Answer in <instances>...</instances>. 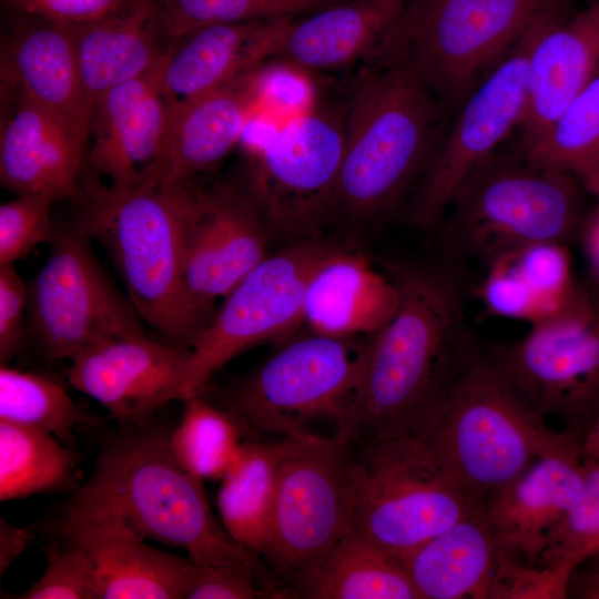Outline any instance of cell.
<instances>
[{
  "instance_id": "obj_1",
  "label": "cell",
  "mask_w": 599,
  "mask_h": 599,
  "mask_svg": "<svg viewBox=\"0 0 599 599\" xmlns=\"http://www.w3.org/2000/svg\"><path fill=\"white\" fill-rule=\"evenodd\" d=\"M399 305L369 336L362 374L336 437L359 444L425 437L449 395L485 355L451 263L395 264Z\"/></svg>"
},
{
  "instance_id": "obj_30",
  "label": "cell",
  "mask_w": 599,
  "mask_h": 599,
  "mask_svg": "<svg viewBox=\"0 0 599 599\" xmlns=\"http://www.w3.org/2000/svg\"><path fill=\"white\" fill-rule=\"evenodd\" d=\"M502 551L481 507L429 539L405 564L420 599H487Z\"/></svg>"
},
{
  "instance_id": "obj_7",
  "label": "cell",
  "mask_w": 599,
  "mask_h": 599,
  "mask_svg": "<svg viewBox=\"0 0 599 599\" xmlns=\"http://www.w3.org/2000/svg\"><path fill=\"white\" fill-rule=\"evenodd\" d=\"M570 10L540 0H406L389 65L457 111L541 17Z\"/></svg>"
},
{
  "instance_id": "obj_10",
  "label": "cell",
  "mask_w": 599,
  "mask_h": 599,
  "mask_svg": "<svg viewBox=\"0 0 599 599\" xmlns=\"http://www.w3.org/2000/svg\"><path fill=\"white\" fill-rule=\"evenodd\" d=\"M369 336L312 332L285 344L226 394L225 408L243 426L298 438L331 419L336 429L357 387Z\"/></svg>"
},
{
  "instance_id": "obj_45",
  "label": "cell",
  "mask_w": 599,
  "mask_h": 599,
  "mask_svg": "<svg viewBox=\"0 0 599 599\" xmlns=\"http://www.w3.org/2000/svg\"><path fill=\"white\" fill-rule=\"evenodd\" d=\"M43 21L70 28L98 20L116 10L123 0H12Z\"/></svg>"
},
{
  "instance_id": "obj_50",
  "label": "cell",
  "mask_w": 599,
  "mask_h": 599,
  "mask_svg": "<svg viewBox=\"0 0 599 599\" xmlns=\"http://www.w3.org/2000/svg\"><path fill=\"white\" fill-rule=\"evenodd\" d=\"M588 191L599 199V167L582 177Z\"/></svg>"
},
{
  "instance_id": "obj_24",
  "label": "cell",
  "mask_w": 599,
  "mask_h": 599,
  "mask_svg": "<svg viewBox=\"0 0 599 599\" xmlns=\"http://www.w3.org/2000/svg\"><path fill=\"white\" fill-rule=\"evenodd\" d=\"M1 78L10 91L89 139L93 102L72 28L44 21L18 32L2 50Z\"/></svg>"
},
{
  "instance_id": "obj_44",
  "label": "cell",
  "mask_w": 599,
  "mask_h": 599,
  "mask_svg": "<svg viewBox=\"0 0 599 599\" xmlns=\"http://www.w3.org/2000/svg\"><path fill=\"white\" fill-rule=\"evenodd\" d=\"M28 283L14 264L0 265V362L18 355L28 336Z\"/></svg>"
},
{
  "instance_id": "obj_52",
  "label": "cell",
  "mask_w": 599,
  "mask_h": 599,
  "mask_svg": "<svg viewBox=\"0 0 599 599\" xmlns=\"http://www.w3.org/2000/svg\"><path fill=\"white\" fill-rule=\"evenodd\" d=\"M552 6H572L570 0H540Z\"/></svg>"
},
{
  "instance_id": "obj_9",
  "label": "cell",
  "mask_w": 599,
  "mask_h": 599,
  "mask_svg": "<svg viewBox=\"0 0 599 599\" xmlns=\"http://www.w3.org/2000/svg\"><path fill=\"white\" fill-rule=\"evenodd\" d=\"M353 453V529L404 561L429 539L485 507L446 473L427 440L359 443Z\"/></svg>"
},
{
  "instance_id": "obj_34",
  "label": "cell",
  "mask_w": 599,
  "mask_h": 599,
  "mask_svg": "<svg viewBox=\"0 0 599 599\" xmlns=\"http://www.w3.org/2000/svg\"><path fill=\"white\" fill-rule=\"evenodd\" d=\"M183 402L182 418L170 432L172 453L199 480H221L241 455L243 425L231 412L213 405L202 394Z\"/></svg>"
},
{
  "instance_id": "obj_33",
  "label": "cell",
  "mask_w": 599,
  "mask_h": 599,
  "mask_svg": "<svg viewBox=\"0 0 599 599\" xmlns=\"http://www.w3.org/2000/svg\"><path fill=\"white\" fill-rule=\"evenodd\" d=\"M79 459L53 435L0 420V500L57 491L73 478Z\"/></svg>"
},
{
  "instance_id": "obj_21",
  "label": "cell",
  "mask_w": 599,
  "mask_h": 599,
  "mask_svg": "<svg viewBox=\"0 0 599 599\" xmlns=\"http://www.w3.org/2000/svg\"><path fill=\"white\" fill-rule=\"evenodd\" d=\"M58 534L91 558L99 599H185L191 558L158 549L113 519L67 508Z\"/></svg>"
},
{
  "instance_id": "obj_5",
  "label": "cell",
  "mask_w": 599,
  "mask_h": 599,
  "mask_svg": "<svg viewBox=\"0 0 599 599\" xmlns=\"http://www.w3.org/2000/svg\"><path fill=\"white\" fill-rule=\"evenodd\" d=\"M424 438L449 477L484 506L537 459L576 440L551 428L486 352Z\"/></svg>"
},
{
  "instance_id": "obj_28",
  "label": "cell",
  "mask_w": 599,
  "mask_h": 599,
  "mask_svg": "<svg viewBox=\"0 0 599 599\" xmlns=\"http://www.w3.org/2000/svg\"><path fill=\"white\" fill-rule=\"evenodd\" d=\"M84 88L94 102L146 73L165 50L158 3L132 0L92 22L72 28Z\"/></svg>"
},
{
  "instance_id": "obj_22",
  "label": "cell",
  "mask_w": 599,
  "mask_h": 599,
  "mask_svg": "<svg viewBox=\"0 0 599 599\" xmlns=\"http://www.w3.org/2000/svg\"><path fill=\"white\" fill-rule=\"evenodd\" d=\"M599 72V0L544 23L530 51L519 151L539 140Z\"/></svg>"
},
{
  "instance_id": "obj_40",
  "label": "cell",
  "mask_w": 599,
  "mask_h": 599,
  "mask_svg": "<svg viewBox=\"0 0 599 599\" xmlns=\"http://www.w3.org/2000/svg\"><path fill=\"white\" fill-rule=\"evenodd\" d=\"M54 202L44 194H17L0 205V265L16 264L38 245L51 243Z\"/></svg>"
},
{
  "instance_id": "obj_15",
  "label": "cell",
  "mask_w": 599,
  "mask_h": 599,
  "mask_svg": "<svg viewBox=\"0 0 599 599\" xmlns=\"http://www.w3.org/2000/svg\"><path fill=\"white\" fill-rule=\"evenodd\" d=\"M541 17L456 111L419 181L409 210L420 229L438 226L467 176L518 128L526 108L528 61Z\"/></svg>"
},
{
  "instance_id": "obj_12",
  "label": "cell",
  "mask_w": 599,
  "mask_h": 599,
  "mask_svg": "<svg viewBox=\"0 0 599 599\" xmlns=\"http://www.w3.org/2000/svg\"><path fill=\"white\" fill-rule=\"evenodd\" d=\"M335 247L313 237L300 238L267 255L234 286L191 346L183 400L203 393L212 376L244 351L304 324L308 280Z\"/></svg>"
},
{
  "instance_id": "obj_20",
  "label": "cell",
  "mask_w": 599,
  "mask_h": 599,
  "mask_svg": "<svg viewBox=\"0 0 599 599\" xmlns=\"http://www.w3.org/2000/svg\"><path fill=\"white\" fill-rule=\"evenodd\" d=\"M586 469L577 439L537 459L485 505L499 545L540 565L547 541L585 490Z\"/></svg>"
},
{
  "instance_id": "obj_4",
  "label": "cell",
  "mask_w": 599,
  "mask_h": 599,
  "mask_svg": "<svg viewBox=\"0 0 599 599\" xmlns=\"http://www.w3.org/2000/svg\"><path fill=\"white\" fill-rule=\"evenodd\" d=\"M446 111L406 68L366 71L345 108L332 212L355 220L389 212L426 172L447 129Z\"/></svg>"
},
{
  "instance_id": "obj_19",
  "label": "cell",
  "mask_w": 599,
  "mask_h": 599,
  "mask_svg": "<svg viewBox=\"0 0 599 599\" xmlns=\"http://www.w3.org/2000/svg\"><path fill=\"white\" fill-rule=\"evenodd\" d=\"M293 17L212 24L165 51L160 88L169 110L219 90L278 55Z\"/></svg>"
},
{
  "instance_id": "obj_39",
  "label": "cell",
  "mask_w": 599,
  "mask_h": 599,
  "mask_svg": "<svg viewBox=\"0 0 599 599\" xmlns=\"http://www.w3.org/2000/svg\"><path fill=\"white\" fill-rule=\"evenodd\" d=\"M44 548L47 566L21 599H99V581L89 555L60 537Z\"/></svg>"
},
{
  "instance_id": "obj_35",
  "label": "cell",
  "mask_w": 599,
  "mask_h": 599,
  "mask_svg": "<svg viewBox=\"0 0 599 599\" xmlns=\"http://www.w3.org/2000/svg\"><path fill=\"white\" fill-rule=\"evenodd\" d=\"M526 160L581 179L599 167V72L570 101Z\"/></svg>"
},
{
  "instance_id": "obj_32",
  "label": "cell",
  "mask_w": 599,
  "mask_h": 599,
  "mask_svg": "<svg viewBox=\"0 0 599 599\" xmlns=\"http://www.w3.org/2000/svg\"><path fill=\"white\" fill-rule=\"evenodd\" d=\"M288 443V438L277 444L244 439L238 459L220 480L216 504L221 524L258 558L265 544L278 465Z\"/></svg>"
},
{
  "instance_id": "obj_16",
  "label": "cell",
  "mask_w": 599,
  "mask_h": 599,
  "mask_svg": "<svg viewBox=\"0 0 599 599\" xmlns=\"http://www.w3.org/2000/svg\"><path fill=\"white\" fill-rule=\"evenodd\" d=\"M191 347L163 343L144 332L100 339L69 361L65 375L81 393L124 425H144L183 400Z\"/></svg>"
},
{
  "instance_id": "obj_18",
  "label": "cell",
  "mask_w": 599,
  "mask_h": 599,
  "mask_svg": "<svg viewBox=\"0 0 599 599\" xmlns=\"http://www.w3.org/2000/svg\"><path fill=\"white\" fill-rule=\"evenodd\" d=\"M164 53L146 73L95 100L87 159L89 180L122 190L161 177L169 120L160 88Z\"/></svg>"
},
{
  "instance_id": "obj_8",
  "label": "cell",
  "mask_w": 599,
  "mask_h": 599,
  "mask_svg": "<svg viewBox=\"0 0 599 599\" xmlns=\"http://www.w3.org/2000/svg\"><path fill=\"white\" fill-rule=\"evenodd\" d=\"M288 439L260 560L267 568L268 585H275L274 595L303 598L352 527L353 451L336 436Z\"/></svg>"
},
{
  "instance_id": "obj_31",
  "label": "cell",
  "mask_w": 599,
  "mask_h": 599,
  "mask_svg": "<svg viewBox=\"0 0 599 599\" xmlns=\"http://www.w3.org/2000/svg\"><path fill=\"white\" fill-rule=\"evenodd\" d=\"M303 598L420 599L405 561L353 528L332 549Z\"/></svg>"
},
{
  "instance_id": "obj_48",
  "label": "cell",
  "mask_w": 599,
  "mask_h": 599,
  "mask_svg": "<svg viewBox=\"0 0 599 599\" xmlns=\"http://www.w3.org/2000/svg\"><path fill=\"white\" fill-rule=\"evenodd\" d=\"M582 242L593 271V280L599 282V207L582 230Z\"/></svg>"
},
{
  "instance_id": "obj_42",
  "label": "cell",
  "mask_w": 599,
  "mask_h": 599,
  "mask_svg": "<svg viewBox=\"0 0 599 599\" xmlns=\"http://www.w3.org/2000/svg\"><path fill=\"white\" fill-rule=\"evenodd\" d=\"M260 559L231 565L193 560L185 599H253L264 597L256 585Z\"/></svg>"
},
{
  "instance_id": "obj_26",
  "label": "cell",
  "mask_w": 599,
  "mask_h": 599,
  "mask_svg": "<svg viewBox=\"0 0 599 599\" xmlns=\"http://www.w3.org/2000/svg\"><path fill=\"white\" fill-rule=\"evenodd\" d=\"M257 69L200 99L167 109L162 180L190 183L193 176L214 167L242 139L261 108Z\"/></svg>"
},
{
  "instance_id": "obj_11",
  "label": "cell",
  "mask_w": 599,
  "mask_h": 599,
  "mask_svg": "<svg viewBox=\"0 0 599 599\" xmlns=\"http://www.w3.org/2000/svg\"><path fill=\"white\" fill-rule=\"evenodd\" d=\"M486 353L532 406L577 434L599 412V282L577 286L554 316Z\"/></svg>"
},
{
  "instance_id": "obj_41",
  "label": "cell",
  "mask_w": 599,
  "mask_h": 599,
  "mask_svg": "<svg viewBox=\"0 0 599 599\" xmlns=\"http://www.w3.org/2000/svg\"><path fill=\"white\" fill-rule=\"evenodd\" d=\"M575 570L567 565H532L504 548L487 599L567 598Z\"/></svg>"
},
{
  "instance_id": "obj_51",
  "label": "cell",
  "mask_w": 599,
  "mask_h": 599,
  "mask_svg": "<svg viewBox=\"0 0 599 599\" xmlns=\"http://www.w3.org/2000/svg\"><path fill=\"white\" fill-rule=\"evenodd\" d=\"M586 562H589L588 570H587L588 572L599 575V554Z\"/></svg>"
},
{
  "instance_id": "obj_49",
  "label": "cell",
  "mask_w": 599,
  "mask_h": 599,
  "mask_svg": "<svg viewBox=\"0 0 599 599\" xmlns=\"http://www.w3.org/2000/svg\"><path fill=\"white\" fill-rule=\"evenodd\" d=\"M577 587L575 592L578 597L588 599H599V575L586 572L579 577L578 582L571 580L570 588ZM569 588V590H570Z\"/></svg>"
},
{
  "instance_id": "obj_36",
  "label": "cell",
  "mask_w": 599,
  "mask_h": 599,
  "mask_svg": "<svg viewBox=\"0 0 599 599\" xmlns=\"http://www.w3.org/2000/svg\"><path fill=\"white\" fill-rule=\"evenodd\" d=\"M82 408L55 380L0 366V420L47 432L69 447L74 430L85 422Z\"/></svg>"
},
{
  "instance_id": "obj_6",
  "label": "cell",
  "mask_w": 599,
  "mask_h": 599,
  "mask_svg": "<svg viewBox=\"0 0 599 599\" xmlns=\"http://www.w3.org/2000/svg\"><path fill=\"white\" fill-rule=\"evenodd\" d=\"M576 177L537 165L517 150L496 151L467 176L444 215L441 237L449 257L488 264L528 244H566L580 217Z\"/></svg>"
},
{
  "instance_id": "obj_13",
  "label": "cell",
  "mask_w": 599,
  "mask_h": 599,
  "mask_svg": "<svg viewBox=\"0 0 599 599\" xmlns=\"http://www.w3.org/2000/svg\"><path fill=\"white\" fill-rule=\"evenodd\" d=\"M345 136V109L314 108L250 145V194L266 224L309 238L333 210Z\"/></svg>"
},
{
  "instance_id": "obj_25",
  "label": "cell",
  "mask_w": 599,
  "mask_h": 599,
  "mask_svg": "<svg viewBox=\"0 0 599 599\" xmlns=\"http://www.w3.org/2000/svg\"><path fill=\"white\" fill-rule=\"evenodd\" d=\"M399 300L392 277L380 274L361 254L335 247L308 280L303 322L323 335L372 336L392 319Z\"/></svg>"
},
{
  "instance_id": "obj_2",
  "label": "cell",
  "mask_w": 599,
  "mask_h": 599,
  "mask_svg": "<svg viewBox=\"0 0 599 599\" xmlns=\"http://www.w3.org/2000/svg\"><path fill=\"white\" fill-rule=\"evenodd\" d=\"M170 432L152 420L124 425L102 446L90 477L65 508L113 519L148 541L182 548L196 562L260 559L217 521L203 481L175 459Z\"/></svg>"
},
{
  "instance_id": "obj_38",
  "label": "cell",
  "mask_w": 599,
  "mask_h": 599,
  "mask_svg": "<svg viewBox=\"0 0 599 599\" xmlns=\"http://www.w3.org/2000/svg\"><path fill=\"white\" fill-rule=\"evenodd\" d=\"M583 463L582 497L549 537L540 565H567L577 570L599 554V465Z\"/></svg>"
},
{
  "instance_id": "obj_23",
  "label": "cell",
  "mask_w": 599,
  "mask_h": 599,
  "mask_svg": "<svg viewBox=\"0 0 599 599\" xmlns=\"http://www.w3.org/2000/svg\"><path fill=\"white\" fill-rule=\"evenodd\" d=\"M12 92V91H11ZM14 93L1 120L0 180L17 194H44L55 201L81 195L88 138Z\"/></svg>"
},
{
  "instance_id": "obj_43",
  "label": "cell",
  "mask_w": 599,
  "mask_h": 599,
  "mask_svg": "<svg viewBox=\"0 0 599 599\" xmlns=\"http://www.w3.org/2000/svg\"><path fill=\"white\" fill-rule=\"evenodd\" d=\"M307 72L287 60L263 63L256 72L261 106L293 116L314 109L316 93Z\"/></svg>"
},
{
  "instance_id": "obj_37",
  "label": "cell",
  "mask_w": 599,
  "mask_h": 599,
  "mask_svg": "<svg viewBox=\"0 0 599 599\" xmlns=\"http://www.w3.org/2000/svg\"><path fill=\"white\" fill-rule=\"evenodd\" d=\"M339 0H160L163 34L180 40L212 24L238 23L293 17Z\"/></svg>"
},
{
  "instance_id": "obj_14",
  "label": "cell",
  "mask_w": 599,
  "mask_h": 599,
  "mask_svg": "<svg viewBox=\"0 0 599 599\" xmlns=\"http://www.w3.org/2000/svg\"><path fill=\"white\" fill-rule=\"evenodd\" d=\"M89 242L78 227L55 233L48 260L28 283V333L53 361H70L103 338L143 332Z\"/></svg>"
},
{
  "instance_id": "obj_47",
  "label": "cell",
  "mask_w": 599,
  "mask_h": 599,
  "mask_svg": "<svg viewBox=\"0 0 599 599\" xmlns=\"http://www.w3.org/2000/svg\"><path fill=\"white\" fill-rule=\"evenodd\" d=\"M573 436L578 441L582 459L599 465V412Z\"/></svg>"
},
{
  "instance_id": "obj_46",
  "label": "cell",
  "mask_w": 599,
  "mask_h": 599,
  "mask_svg": "<svg viewBox=\"0 0 599 599\" xmlns=\"http://www.w3.org/2000/svg\"><path fill=\"white\" fill-rule=\"evenodd\" d=\"M32 534L12 525L7 519H0V576L30 545Z\"/></svg>"
},
{
  "instance_id": "obj_27",
  "label": "cell",
  "mask_w": 599,
  "mask_h": 599,
  "mask_svg": "<svg viewBox=\"0 0 599 599\" xmlns=\"http://www.w3.org/2000/svg\"><path fill=\"white\" fill-rule=\"evenodd\" d=\"M406 0H344L292 22L278 55L306 71L341 70L375 54L387 60Z\"/></svg>"
},
{
  "instance_id": "obj_29",
  "label": "cell",
  "mask_w": 599,
  "mask_h": 599,
  "mask_svg": "<svg viewBox=\"0 0 599 599\" xmlns=\"http://www.w3.org/2000/svg\"><path fill=\"white\" fill-rule=\"evenodd\" d=\"M486 265L478 295L499 317L540 323L558 313L577 290L565 243L528 244Z\"/></svg>"
},
{
  "instance_id": "obj_17",
  "label": "cell",
  "mask_w": 599,
  "mask_h": 599,
  "mask_svg": "<svg viewBox=\"0 0 599 599\" xmlns=\"http://www.w3.org/2000/svg\"><path fill=\"white\" fill-rule=\"evenodd\" d=\"M265 220L250 193L199 191L184 255L187 298L201 329L234 286L266 256Z\"/></svg>"
},
{
  "instance_id": "obj_3",
  "label": "cell",
  "mask_w": 599,
  "mask_h": 599,
  "mask_svg": "<svg viewBox=\"0 0 599 599\" xmlns=\"http://www.w3.org/2000/svg\"><path fill=\"white\" fill-rule=\"evenodd\" d=\"M85 189L78 229L104 248L139 316L191 347L201 327L185 290L184 255L199 191L161 177L122 190L88 180Z\"/></svg>"
},
{
  "instance_id": "obj_53",
  "label": "cell",
  "mask_w": 599,
  "mask_h": 599,
  "mask_svg": "<svg viewBox=\"0 0 599 599\" xmlns=\"http://www.w3.org/2000/svg\"><path fill=\"white\" fill-rule=\"evenodd\" d=\"M339 1H344V0H339Z\"/></svg>"
}]
</instances>
